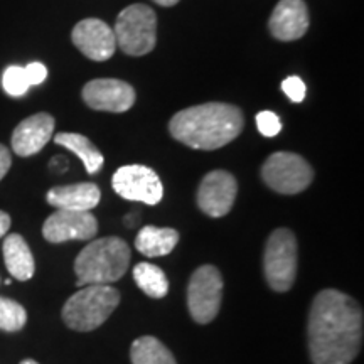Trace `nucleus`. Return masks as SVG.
Segmentation results:
<instances>
[{
	"instance_id": "obj_4",
	"label": "nucleus",
	"mask_w": 364,
	"mask_h": 364,
	"mask_svg": "<svg viewBox=\"0 0 364 364\" xmlns=\"http://www.w3.org/2000/svg\"><path fill=\"white\" fill-rule=\"evenodd\" d=\"M120 292L110 285H85L73 294L63 307V321L73 331L88 332L98 329L112 316Z\"/></svg>"
},
{
	"instance_id": "obj_10",
	"label": "nucleus",
	"mask_w": 364,
	"mask_h": 364,
	"mask_svg": "<svg viewBox=\"0 0 364 364\" xmlns=\"http://www.w3.org/2000/svg\"><path fill=\"white\" fill-rule=\"evenodd\" d=\"M238 182L228 171H213L203 177L198 189V206L209 218H223L233 208Z\"/></svg>"
},
{
	"instance_id": "obj_24",
	"label": "nucleus",
	"mask_w": 364,
	"mask_h": 364,
	"mask_svg": "<svg viewBox=\"0 0 364 364\" xmlns=\"http://www.w3.org/2000/svg\"><path fill=\"white\" fill-rule=\"evenodd\" d=\"M257 129L263 136H275L280 134L282 122L273 112H260L257 115Z\"/></svg>"
},
{
	"instance_id": "obj_1",
	"label": "nucleus",
	"mask_w": 364,
	"mask_h": 364,
	"mask_svg": "<svg viewBox=\"0 0 364 364\" xmlns=\"http://www.w3.org/2000/svg\"><path fill=\"white\" fill-rule=\"evenodd\" d=\"M307 334L314 364H351L363 343L361 307L339 290H322L314 297Z\"/></svg>"
},
{
	"instance_id": "obj_27",
	"label": "nucleus",
	"mask_w": 364,
	"mask_h": 364,
	"mask_svg": "<svg viewBox=\"0 0 364 364\" xmlns=\"http://www.w3.org/2000/svg\"><path fill=\"white\" fill-rule=\"evenodd\" d=\"M11 164H12L11 152H9V149L6 147V145L0 144V181L6 177L9 169H11Z\"/></svg>"
},
{
	"instance_id": "obj_6",
	"label": "nucleus",
	"mask_w": 364,
	"mask_h": 364,
	"mask_svg": "<svg viewBox=\"0 0 364 364\" xmlns=\"http://www.w3.org/2000/svg\"><path fill=\"white\" fill-rule=\"evenodd\" d=\"M299 250L295 235L287 228H279L270 235L263 257V270L268 285L275 292L292 289L297 277Z\"/></svg>"
},
{
	"instance_id": "obj_25",
	"label": "nucleus",
	"mask_w": 364,
	"mask_h": 364,
	"mask_svg": "<svg viewBox=\"0 0 364 364\" xmlns=\"http://www.w3.org/2000/svg\"><path fill=\"white\" fill-rule=\"evenodd\" d=\"M282 90H284V93L292 100L294 103H302L304 98H306V83H304V80H300L299 76H289V78L284 80Z\"/></svg>"
},
{
	"instance_id": "obj_18",
	"label": "nucleus",
	"mask_w": 364,
	"mask_h": 364,
	"mask_svg": "<svg viewBox=\"0 0 364 364\" xmlns=\"http://www.w3.org/2000/svg\"><path fill=\"white\" fill-rule=\"evenodd\" d=\"M179 243V233L172 228L144 226L135 238V248L149 258L166 257Z\"/></svg>"
},
{
	"instance_id": "obj_28",
	"label": "nucleus",
	"mask_w": 364,
	"mask_h": 364,
	"mask_svg": "<svg viewBox=\"0 0 364 364\" xmlns=\"http://www.w3.org/2000/svg\"><path fill=\"white\" fill-rule=\"evenodd\" d=\"M9 228H11V216L7 213L0 211V238H4L7 235Z\"/></svg>"
},
{
	"instance_id": "obj_22",
	"label": "nucleus",
	"mask_w": 364,
	"mask_h": 364,
	"mask_svg": "<svg viewBox=\"0 0 364 364\" xmlns=\"http://www.w3.org/2000/svg\"><path fill=\"white\" fill-rule=\"evenodd\" d=\"M27 312L16 300L0 297V329L17 332L26 326Z\"/></svg>"
},
{
	"instance_id": "obj_16",
	"label": "nucleus",
	"mask_w": 364,
	"mask_h": 364,
	"mask_svg": "<svg viewBox=\"0 0 364 364\" xmlns=\"http://www.w3.org/2000/svg\"><path fill=\"white\" fill-rule=\"evenodd\" d=\"M48 203L56 209L66 211H91L98 206L102 193L95 182H78V184L56 186L46 196Z\"/></svg>"
},
{
	"instance_id": "obj_2",
	"label": "nucleus",
	"mask_w": 364,
	"mask_h": 364,
	"mask_svg": "<svg viewBox=\"0 0 364 364\" xmlns=\"http://www.w3.org/2000/svg\"><path fill=\"white\" fill-rule=\"evenodd\" d=\"M245 127V115L236 105L203 103L177 112L169 122L176 140L196 150H216L233 142Z\"/></svg>"
},
{
	"instance_id": "obj_21",
	"label": "nucleus",
	"mask_w": 364,
	"mask_h": 364,
	"mask_svg": "<svg viewBox=\"0 0 364 364\" xmlns=\"http://www.w3.org/2000/svg\"><path fill=\"white\" fill-rule=\"evenodd\" d=\"M135 284L152 299H162L169 292V280L161 267L152 263H139L134 268Z\"/></svg>"
},
{
	"instance_id": "obj_11",
	"label": "nucleus",
	"mask_w": 364,
	"mask_h": 364,
	"mask_svg": "<svg viewBox=\"0 0 364 364\" xmlns=\"http://www.w3.org/2000/svg\"><path fill=\"white\" fill-rule=\"evenodd\" d=\"M135 90L127 81L115 78L91 80L83 88V100L91 110L124 113L135 103Z\"/></svg>"
},
{
	"instance_id": "obj_19",
	"label": "nucleus",
	"mask_w": 364,
	"mask_h": 364,
	"mask_svg": "<svg viewBox=\"0 0 364 364\" xmlns=\"http://www.w3.org/2000/svg\"><path fill=\"white\" fill-rule=\"evenodd\" d=\"M54 142L68 149L75 156H78L88 174L95 176L103 169V154L100 152L97 145L91 142L88 136L81 134H73V132H61V134L54 135Z\"/></svg>"
},
{
	"instance_id": "obj_7",
	"label": "nucleus",
	"mask_w": 364,
	"mask_h": 364,
	"mask_svg": "<svg viewBox=\"0 0 364 364\" xmlns=\"http://www.w3.org/2000/svg\"><path fill=\"white\" fill-rule=\"evenodd\" d=\"M262 179L279 194H299L314 181V169L294 152H275L262 166Z\"/></svg>"
},
{
	"instance_id": "obj_8",
	"label": "nucleus",
	"mask_w": 364,
	"mask_h": 364,
	"mask_svg": "<svg viewBox=\"0 0 364 364\" xmlns=\"http://www.w3.org/2000/svg\"><path fill=\"white\" fill-rule=\"evenodd\" d=\"M223 299V277L213 265H203L193 273L188 287V307L198 324H209L218 316Z\"/></svg>"
},
{
	"instance_id": "obj_23",
	"label": "nucleus",
	"mask_w": 364,
	"mask_h": 364,
	"mask_svg": "<svg viewBox=\"0 0 364 364\" xmlns=\"http://www.w3.org/2000/svg\"><path fill=\"white\" fill-rule=\"evenodd\" d=\"M2 86L11 97H24L29 90V80H27L26 70L22 66H9L4 71L2 76Z\"/></svg>"
},
{
	"instance_id": "obj_30",
	"label": "nucleus",
	"mask_w": 364,
	"mask_h": 364,
	"mask_svg": "<svg viewBox=\"0 0 364 364\" xmlns=\"http://www.w3.org/2000/svg\"><path fill=\"white\" fill-rule=\"evenodd\" d=\"M21 364H39V363H36L34 359H24V361H21Z\"/></svg>"
},
{
	"instance_id": "obj_14",
	"label": "nucleus",
	"mask_w": 364,
	"mask_h": 364,
	"mask_svg": "<svg viewBox=\"0 0 364 364\" xmlns=\"http://www.w3.org/2000/svg\"><path fill=\"white\" fill-rule=\"evenodd\" d=\"M309 24L311 19L304 0H280L273 9L268 29L275 39L289 43L304 38L309 31Z\"/></svg>"
},
{
	"instance_id": "obj_12",
	"label": "nucleus",
	"mask_w": 364,
	"mask_h": 364,
	"mask_svg": "<svg viewBox=\"0 0 364 364\" xmlns=\"http://www.w3.org/2000/svg\"><path fill=\"white\" fill-rule=\"evenodd\" d=\"M98 233V221L90 211L56 209L44 221L43 236L49 243H65L71 240L88 241Z\"/></svg>"
},
{
	"instance_id": "obj_15",
	"label": "nucleus",
	"mask_w": 364,
	"mask_h": 364,
	"mask_svg": "<svg viewBox=\"0 0 364 364\" xmlns=\"http://www.w3.org/2000/svg\"><path fill=\"white\" fill-rule=\"evenodd\" d=\"M54 118L49 113H36L27 117L16 127L12 134V150L19 157H31L41 152L46 144L53 139Z\"/></svg>"
},
{
	"instance_id": "obj_20",
	"label": "nucleus",
	"mask_w": 364,
	"mask_h": 364,
	"mask_svg": "<svg viewBox=\"0 0 364 364\" xmlns=\"http://www.w3.org/2000/svg\"><path fill=\"white\" fill-rule=\"evenodd\" d=\"M130 359L134 364H177L174 354L152 336H142L134 341Z\"/></svg>"
},
{
	"instance_id": "obj_13",
	"label": "nucleus",
	"mask_w": 364,
	"mask_h": 364,
	"mask_svg": "<svg viewBox=\"0 0 364 364\" xmlns=\"http://www.w3.org/2000/svg\"><path fill=\"white\" fill-rule=\"evenodd\" d=\"M71 41L91 61H108L117 49L113 29L100 19H85L75 26Z\"/></svg>"
},
{
	"instance_id": "obj_5",
	"label": "nucleus",
	"mask_w": 364,
	"mask_h": 364,
	"mask_svg": "<svg viewBox=\"0 0 364 364\" xmlns=\"http://www.w3.org/2000/svg\"><path fill=\"white\" fill-rule=\"evenodd\" d=\"M117 48L127 56H145L157 44V16L152 7L134 4L118 14L115 29Z\"/></svg>"
},
{
	"instance_id": "obj_29",
	"label": "nucleus",
	"mask_w": 364,
	"mask_h": 364,
	"mask_svg": "<svg viewBox=\"0 0 364 364\" xmlns=\"http://www.w3.org/2000/svg\"><path fill=\"white\" fill-rule=\"evenodd\" d=\"M154 2L159 4V6H162V7H172V6H176L179 0H154Z\"/></svg>"
},
{
	"instance_id": "obj_3",
	"label": "nucleus",
	"mask_w": 364,
	"mask_h": 364,
	"mask_svg": "<svg viewBox=\"0 0 364 364\" xmlns=\"http://www.w3.org/2000/svg\"><path fill=\"white\" fill-rule=\"evenodd\" d=\"M130 263V248L125 240L107 236L91 241L75 260L76 285H107L125 275Z\"/></svg>"
},
{
	"instance_id": "obj_26",
	"label": "nucleus",
	"mask_w": 364,
	"mask_h": 364,
	"mask_svg": "<svg viewBox=\"0 0 364 364\" xmlns=\"http://www.w3.org/2000/svg\"><path fill=\"white\" fill-rule=\"evenodd\" d=\"M24 70L31 86L41 85L46 78H48V70H46L43 63H31V65H27Z\"/></svg>"
},
{
	"instance_id": "obj_9",
	"label": "nucleus",
	"mask_w": 364,
	"mask_h": 364,
	"mask_svg": "<svg viewBox=\"0 0 364 364\" xmlns=\"http://www.w3.org/2000/svg\"><path fill=\"white\" fill-rule=\"evenodd\" d=\"M112 186L115 193L127 201L156 206L164 198V186L157 172L147 166H124L113 174Z\"/></svg>"
},
{
	"instance_id": "obj_17",
	"label": "nucleus",
	"mask_w": 364,
	"mask_h": 364,
	"mask_svg": "<svg viewBox=\"0 0 364 364\" xmlns=\"http://www.w3.org/2000/svg\"><path fill=\"white\" fill-rule=\"evenodd\" d=\"M2 252L7 270L14 279L21 282L33 279L36 270L34 257L31 253L29 245L26 243V240L21 235H7L6 240H4Z\"/></svg>"
}]
</instances>
